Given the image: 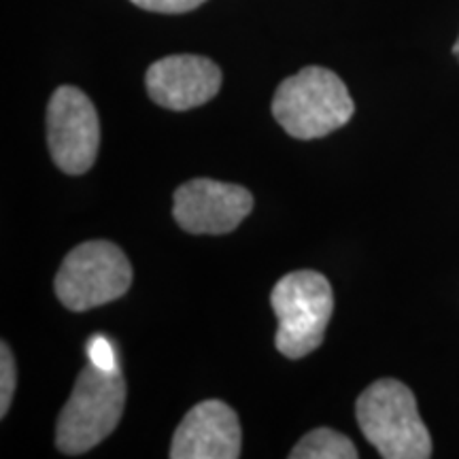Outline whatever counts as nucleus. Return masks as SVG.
<instances>
[{
	"instance_id": "nucleus-1",
	"label": "nucleus",
	"mask_w": 459,
	"mask_h": 459,
	"mask_svg": "<svg viewBox=\"0 0 459 459\" xmlns=\"http://www.w3.org/2000/svg\"><path fill=\"white\" fill-rule=\"evenodd\" d=\"M126 406V381L115 364L91 359L79 372L73 394L57 417L56 446L66 455L94 449L117 428Z\"/></svg>"
},
{
	"instance_id": "nucleus-2",
	"label": "nucleus",
	"mask_w": 459,
	"mask_h": 459,
	"mask_svg": "<svg viewBox=\"0 0 459 459\" xmlns=\"http://www.w3.org/2000/svg\"><path fill=\"white\" fill-rule=\"evenodd\" d=\"M355 105L336 73L307 66L274 91L273 115L287 134L300 141L328 136L353 117Z\"/></svg>"
},
{
	"instance_id": "nucleus-3",
	"label": "nucleus",
	"mask_w": 459,
	"mask_h": 459,
	"mask_svg": "<svg viewBox=\"0 0 459 459\" xmlns=\"http://www.w3.org/2000/svg\"><path fill=\"white\" fill-rule=\"evenodd\" d=\"M361 434L385 459L432 457V436L419 417L415 394L395 378H378L355 404Z\"/></svg>"
},
{
	"instance_id": "nucleus-4",
	"label": "nucleus",
	"mask_w": 459,
	"mask_h": 459,
	"mask_svg": "<svg viewBox=\"0 0 459 459\" xmlns=\"http://www.w3.org/2000/svg\"><path fill=\"white\" fill-rule=\"evenodd\" d=\"M271 307L279 319L274 338L279 353L300 359L324 342L334 311V294L330 281L321 273L296 271L274 285Z\"/></svg>"
},
{
	"instance_id": "nucleus-5",
	"label": "nucleus",
	"mask_w": 459,
	"mask_h": 459,
	"mask_svg": "<svg viewBox=\"0 0 459 459\" xmlns=\"http://www.w3.org/2000/svg\"><path fill=\"white\" fill-rule=\"evenodd\" d=\"M130 285L128 257L108 240H90L74 247L56 274V294L68 311L74 313L117 300Z\"/></svg>"
},
{
	"instance_id": "nucleus-6",
	"label": "nucleus",
	"mask_w": 459,
	"mask_h": 459,
	"mask_svg": "<svg viewBox=\"0 0 459 459\" xmlns=\"http://www.w3.org/2000/svg\"><path fill=\"white\" fill-rule=\"evenodd\" d=\"M48 143L54 164L66 175H83L100 145L99 113L82 90L62 85L48 105Z\"/></svg>"
},
{
	"instance_id": "nucleus-7",
	"label": "nucleus",
	"mask_w": 459,
	"mask_h": 459,
	"mask_svg": "<svg viewBox=\"0 0 459 459\" xmlns=\"http://www.w3.org/2000/svg\"><path fill=\"white\" fill-rule=\"evenodd\" d=\"M254 209L249 189L237 183L192 179L175 192L172 215L189 234H228Z\"/></svg>"
},
{
	"instance_id": "nucleus-8",
	"label": "nucleus",
	"mask_w": 459,
	"mask_h": 459,
	"mask_svg": "<svg viewBox=\"0 0 459 459\" xmlns=\"http://www.w3.org/2000/svg\"><path fill=\"white\" fill-rule=\"evenodd\" d=\"M147 94L170 111H189L213 100L221 88V68L204 56H166L145 74Z\"/></svg>"
},
{
	"instance_id": "nucleus-9",
	"label": "nucleus",
	"mask_w": 459,
	"mask_h": 459,
	"mask_svg": "<svg viewBox=\"0 0 459 459\" xmlns=\"http://www.w3.org/2000/svg\"><path fill=\"white\" fill-rule=\"evenodd\" d=\"M240 423L226 402L204 400L183 417L172 436V459H237Z\"/></svg>"
},
{
	"instance_id": "nucleus-10",
	"label": "nucleus",
	"mask_w": 459,
	"mask_h": 459,
	"mask_svg": "<svg viewBox=\"0 0 459 459\" xmlns=\"http://www.w3.org/2000/svg\"><path fill=\"white\" fill-rule=\"evenodd\" d=\"M291 459H355L358 451L347 436L330 428L308 432L290 453Z\"/></svg>"
},
{
	"instance_id": "nucleus-11",
	"label": "nucleus",
	"mask_w": 459,
	"mask_h": 459,
	"mask_svg": "<svg viewBox=\"0 0 459 459\" xmlns=\"http://www.w3.org/2000/svg\"><path fill=\"white\" fill-rule=\"evenodd\" d=\"M17 383V370H15V359L11 353L9 344L3 341L0 344V415H7L11 400H13Z\"/></svg>"
},
{
	"instance_id": "nucleus-12",
	"label": "nucleus",
	"mask_w": 459,
	"mask_h": 459,
	"mask_svg": "<svg viewBox=\"0 0 459 459\" xmlns=\"http://www.w3.org/2000/svg\"><path fill=\"white\" fill-rule=\"evenodd\" d=\"M130 3L153 13H187L198 9L206 0H130Z\"/></svg>"
},
{
	"instance_id": "nucleus-13",
	"label": "nucleus",
	"mask_w": 459,
	"mask_h": 459,
	"mask_svg": "<svg viewBox=\"0 0 459 459\" xmlns=\"http://www.w3.org/2000/svg\"><path fill=\"white\" fill-rule=\"evenodd\" d=\"M453 56H457V60H459V39H457V43L453 45Z\"/></svg>"
}]
</instances>
